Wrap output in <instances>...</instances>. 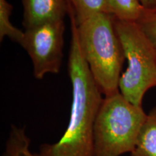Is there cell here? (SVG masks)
Instances as JSON below:
<instances>
[{
  "label": "cell",
  "instance_id": "1",
  "mask_svg": "<svg viewBox=\"0 0 156 156\" xmlns=\"http://www.w3.org/2000/svg\"><path fill=\"white\" fill-rule=\"evenodd\" d=\"M68 9L72 31L68 73L73 87L69 121L58 142L41 146V156H94V125L104 98L82 54L73 7L69 5Z\"/></svg>",
  "mask_w": 156,
  "mask_h": 156
},
{
  "label": "cell",
  "instance_id": "2",
  "mask_svg": "<svg viewBox=\"0 0 156 156\" xmlns=\"http://www.w3.org/2000/svg\"><path fill=\"white\" fill-rule=\"evenodd\" d=\"M83 58L104 96L119 91V83L125 57L114 26V17L99 12L77 24Z\"/></svg>",
  "mask_w": 156,
  "mask_h": 156
},
{
  "label": "cell",
  "instance_id": "3",
  "mask_svg": "<svg viewBox=\"0 0 156 156\" xmlns=\"http://www.w3.org/2000/svg\"><path fill=\"white\" fill-rule=\"evenodd\" d=\"M146 117L142 107L132 104L119 91L105 96L94 125V156L131 153Z\"/></svg>",
  "mask_w": 156,
  "mask_h": 156
},
{
  "label": "cell",
  "instance_id": "4",
  "mask_svg": "<svg viewBox=\"0 0 156 156\" xmlns=\"http://www.w3.org/2000/svg\"><path fill=\"white\" fill-rule=\"evenodd\" d=\"M114 26L128 64L119 90L130 103L142 107L146 92L156 87V51L136 22L114 17Z\"/></svg>",
  "mask_w": 156,
  "mask_h": 156
},
{
  "label": "cell",
  "instance_id": "5",
  "mask_svg": "<svg viewBox=\"0 0 156 156\" xmlns=\"http://www.w3.org/2000/svg\"><path fill=\"white\" fill-rule=\"evenodd\" d=\"M64 33V20L25 29L20 46L30 56L36 79L59 73L63 58Z\"/></svg>",
  "mask_w": 156,
  "mask_h": 156
},
{
  "label": "cell",
  "instance_id": "6",
  "mask_svg": "<svg viewBox=\"0 0 156 156\" xmlns=\"http://www.w3.org/2000/svg\"><path fill=\"white\" fill-rule=\"evenodd\" d=\"M23 24L25 29L64 20L68 11L67 0H21Z\"/></svg>",
  "mask_w": 156,
  "mask_h": 156
},
{
  "label": "cell",
  "instance_id": "7",
  "mask_svg": "<svg viewBox=\"0 0 156 156\" xmlns=\"http://www.w3.org/2000/svg\"><path fill=\"white\" fill-rule=\"evenodd\" d=\"M132 156H156V107L147 114Z\"/></svg>",
  "mask_w": 156,
  "mask_h": 156
},
{
  "label": "cell",
  "instance_id": "8",
  "mask_svg": "<svg viewBox=\"0 0 156 156\" xmlns=\"http://www.w3.org/2000/svg\"><path fill=\"white\" fill-rule=\"evenodd\" d=\"M107 12L120 20L136 22L145 9L140 0H105Z\"/></svg>",
  "mask_w": 156,
  "mask_h": 156
},
{
  "label": "cell",
  "instance_id": "9",
  "mask_svg": "<svg viewBox=\"0 0 156 156\" xmlns=\"http://www.w3.org/2000/svg\"><path fill=\"white\" fill-rule=\"evenodd\" d=\"M30 144L25 129L12 125L2 156H41L30 151Z\"/></svg>",
  "mask_w": 156,
  "mask_h": 156
},
{
  "label": "cell",
  "instance_id": "10",
  "mask_svg": "<svg viewBox=\"0 0 156 156\" xmlns=\"http://www.w3.org/2000/svg\"><path fill=\"white\" fill-rule=\"evenodd\" d=\"M12 5L7 0H0V41L5 37L20 45L24 38V31L20 30L12 24L10 16Z\"/></svg>",
  "mask_w": 156,
  "mask_h": 156
},
{
  "label": "cell",
  "instance_id": "11",
  "mask_svg": "<svg viewBox=\"0 0 156 156\" xmlns=\"http://www.w3.org/2000/svg\"><path fill=\"white\" fill-rule=\"evenodd\" d=\"M75 12L77 24L99 12H107L105 0H68Z\"/></svg>",
  "mask_w": 156,
  "mask_h": 156
},
{
  "label": "cell",
  "instance_id": "12",
  "mask_svg": "<svg viewBox=\"0 0 156 156\" xmlns=\"http://www.w3.org/2000/svg\"><path fill=\"white\" fill-rule=\"evenodd\" d=\"M136 23L156 51V10H145Z\"/></svg>",
  "mask_w": 156,
  "mask_h": 156
},
{
  "label": "cell",
  "instance_id": "13",
  "mask_svg": "<svg viewBox=\"0 0 156 156\" xmlns=\"http://www.w3.org/2000/svg\"><path fill=\"white\" fill-rule=\"evenodd\" d=\"M140 2L145 10H156V0H140Z\"/></svg>",
  "mask_w": 156,
  "mask_h": 156
}]
</instances>
